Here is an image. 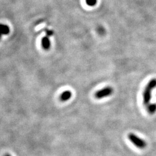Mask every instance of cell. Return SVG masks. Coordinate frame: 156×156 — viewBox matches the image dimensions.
<instances>
[{
  "instance_id": "obj_3",
  "label": "cell",
  "mask_w": 156,
  "mask_h": 156,
  "mask_svg": "<svg viewBox=\"0 0 156 156\" xmlns=\"http://www.w3.org/2000/svg\"><path fill=\"white\" fill-rule=\"evenodd\" d=\"M113 88L110 86H108L100 90L97 91L95 94V97L97 99H102V98H105L106 97L110 96L111 95L113 94Z\"/></svg>"
},
{
  "instance_id": "obj_9",
  "label": "cell",
  "mask_w": 156,
  "mask_h": 156,
  "mask_svg": "<svg viewBox=\"0 0 156 156\" xmlns=\"http://www.w3.org/2000/svg\"><path fill=\"white\" fill-rule=\"evenodd\" d=\"M53 34V33L51 31H47V35L48 37H49L50 35H51Z\"/></svg>"
},
{
  "instance_id": "obj_4",
  "label": "cell",
  "mask_w": 156,
  "mask_h": 156,
  "mask_svg": "<svg viewBox=\"0 0 156 156\" xmlns=\"http://www.w3.org/2000/svg\"><path fill=\"white\" fill-rule=\"evenodd\" d=\"M72 92L69 90H66L65 91H64L62 93L60 97V100L62 101V102H65V101H67L71 99V98L72 97Z\"/></svg>"
},
{
  "instance_id": "obj_5",
  "label": "cell",
  "mask_w": 156,
  "mask_h": 156,
  "mask_svg": "<svg viewBox=\"0 0 156 156\" xmlns=\"http://www.w3.org/2000/svg\"><path fill=\"white\" fill-rule=\"evenodd\" d=\"M42 48L45 50H48L50 47V41L48 36H45L41 41Z\"/></svg>"
},
{
  "instance_id": "obj_1",
  "label": "cell",
  "mask_w": 156,
  "mask_h": 156,
  "mask_svg": "<svg viewBox=\"0 0 156 156\" xmlns=\"http://www.w3.org/2000/svg\"><path fill=\"white\" fill-rule=\"evenodd\" d=\"M156 87V79L154 78L151 80L146 85L143 93L144 104L147 106L151 102V91Z\"/></svg>"
},
{
  "instance_id": "obj_6",
  "label": "cell",
  "mask_w": 156,
  "mask_h": 156,
  "mask_svg": "<svg viewBox=\"0 0 156 156\" xmlns=\"http://www.w3.org/2000/svg\"><path fill=\"white\" fill-rule=\"evenodd\" d=\"M9 31L10 30L8 26L4 24H0V38L2 35L8 34Z\"/></svg>"
},
{
  "instance_id": "obj_8",
  "label": "cell",
  "mask_w": 156,
  "mask_h": 156,
  "mask_svg": "<svg viewBox=\"0 0 156 156\" xmlns=\"http://www.w3.org/2000/svg\"><path fill=\"white\" fill-rule=\"evenodd\" d=\"M86 3L88 5L94 6L97 2V0H86Z\"/></svg>"
},
{
  "instance_id": "obj_7",
  "label": "cell",
  "mask_w": 156,
  "mask_h": 156,
  "mask_svg": "<svg viewBox=\"0 0 156 156\" xmlns=\"http://www.w3.org/2000/svg\"><path fill=\"white\" fill-rule=\"evenodd\" d=\"M147 110L150 114H154L156 112V104H149L147 105Z\"/></svg>"
},
{
  "instance_id": "obj_10",
  "label": "cell",
  "mask_w": 156,
  "mask_h": 156,
  "mask_svg": "<svg viewBox=\"0 0 156 156\" xmlns=\"http://www.w3.org/2000/svg\"><path fill=\"white\" fill-rule=\"evenodd\" d=\"M4 156H12L11 155H10V154H6Z\"/></svg>"
},
{
  "instance_id": "obj_2",
  "label": "cell",
  "mask_w": 156,
  "mask_h": 156,
  "mask_svg": "<svg viewBox=\"0 0 156 156\" xmlns=\"http://www.w3.org/2000/svg\"><path fill=\"white\" fill-rule=\"evenodd\" d=\"M128 139L137 147L140 149H144L146 146V142L144 140L141 139L135 134L133 133H130L128 134Z\"/></svg>"
}]
</instances>
